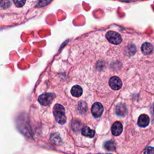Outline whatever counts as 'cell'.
<instances>
[{"label": "cell", "instance_id": "cell-4", "mask_svg": "<svg viewBox=\"0 0 154 154\" xmlns=\"http://www.w3.org/2000/svg\"><path fill=\"white\" fill-rule=\"evenodd\" d=\"M104 111V107L99 102L95 103L91 107V113L96 118L101 116Z\"/></svg>", "mask_w": 154, "mask_h": 154}, {"label": "cell", "instance_id": "cell-9", "mask_svg": "<svg viewBox=\"0 0 154 154\" xmlns=\"http://www.w3.org/2000/svg\"><path fill=\"white\" fill-rule=\"evenodd\" d=\"M95 131L91 129L88 126H84L82 129V134L86 137L92 138L95 136Z\"/></svg>", "mask_w": 154, "mask_h": 154}, {"label": "cell", "instance_id": "cell-8", "mask_svg": "<svg viewBox=\"0 0 154 154\" xmlns=\"http://www.w3.org/2000/svg\"><path fill=\"white\" fill-rule=\"evenodd\" d=\"M142 51L144 54H150L153 51V46L150 43H144L142 46Z\"/></svg>", "mask_w": 154, "mask_h": 154}, {"label": "cell", "instance_id": "cell-12", "mask_svg": "<svg viewBox=\"0 0 154 154\" xmlns=\"http://www.w3.org/2000/svg\"><path fill=\"white\" fill-rule=\"evenodd\" d=\"M51 141L52 142V143L55 144L56 145H59L61 143V139L60 137V135L57 134V133H54V134H52L51 135Z\"/></svg>", "mask_w": 154, "mask_h": 154}, {"label": "cell", "instance_id": "cell-3", "mask_svg": "<svg viewBox=\"0 0 154 154\" xmlns=\"http://www.w3.org/2000/svg\"><path fill=\"white\" fill-rule=\"evenodd\" d=\"M54 97H55V95L53 94H51V93L44 94L38 97V101L41 105H44V106H47V105H50L52 102Z\"/></svg>", "mask_w": 154, "mask_h": 154}, {"label": "cell", "instance_id": "cell-15", "mask_svg": "<svg viewBox=\"0 0 154 154\" xmlns=\"http://www.w3.org/2000/svg\"><path fill=\"white\" fill-rule=\"evenodd\" d=\"M14 3L16 4V6L18 7H21L24 6L25 3V1H22V0H20V1H17V0H15L14 1Z\"/></svg>", "mask_w": 154, "mask_h": 154}, {"label": "cell", "instance_id": "cell-5", "mask_svg": "<svg viewBox=\"0 0 154 154\" xmlns=\"http://www.w3.org/2000/svg\"><path fill=\"white\" fill-rule=\"evenodd\" d=\"M109 85L111 89L115 90L120 89L122 86V82L119 77L114 76L111 77L109 80Z\"/></svg>", "mask_w": 154, "mask_h": 154}, {"label": "cell", "instance_id": "cell-2", "mask_svg": "<svg viewBox=\"0 0 154 154\" xmlns=\"http://www.w3.org/2000/svg\"><path fill=\"white\" fill-rule=\"evenodd\" d=\"M106 38L110 43L115 45H118L122 41V38L120 34L113 31H110L107 32L106 34Z\"/></svg>", "mask_w": 154, "mask_h": 154}, {"label": "cell", "instance_id": "cell-6", "mask_svg": "<svg viewBox=\"0 0 154 154\" xmlns=\"http://www.w3.org/2000/svg\"><path fill=\"white\" fill-rule=\"evenodd\" d=\"M123 131V126L120 122H116L111 128L112 134L115 135H119Z\"/></svg>", "mask_w": 154, "mask_h": 154}, {"label": "cell", "instance_id": "cell-7", "mask_svg": "<svg viewBox=\"0 0 154 154\" xmlns=\"http://www.w3.org/2000/svg\"><path fill=\"white\" fill-rule=\"evenodd\" d=\"M149 118L148 115L142 114L138 118V125L140 127H146L149 124Z\"/></svg>", "mask_w": 154, "mask_h": 154}, {"label": "cell", "instance_id": "cell-1", "mask_svg": "<svg viewBox=\"0 0 154 154\" xmlns=\"http://www.w3.org/2000/svg\"><path fill=\"white\" fill-rule=\"evenodd\" d=\"M56 120L61 125L65 124L66 122L65 108L60 104H56L53 109Z\"/></svg>", "mask_w": 154, "mask_h": 154}, {"label": "cell", "instance_id": "cell-13", "mask_svg": "<svg viewBox=\"0 0 154 154\" xmlns=\"http://www.w3.org/2000/svg\"><path fill=\"white\" fill-rule=\"evenodd\" d=\"M116 113L117 114L121 116H123L125 115L126 112V107L123 104H119L116 107Z\"/></svg>", "mask_w": 154, "mask_h": 154}, {"label": "cell", "instance_id": "cell-10", "mask_svg": "<svg viewBox=\"0 0 154 154\" xmlns=\"http://www.w3.org/2000/svg\"><path fill=\"white\" fill-rule=\"evenodd\" d=\"M71 94L75 97H80L82 94V88L78 85L74 86L71 89Z\"/></svg>", "mask_w": 154, "mask_h": 154}, {"label": "cell", "instance_id": "cell-11", "mask_svg": "<svg viewBox=\"0 0 154 154\" xmlns=\"http://www.w3.org/2000/svg\"><path fill=\"white\" fill-rule=\"evenodd\" d=\"M104 148L108 150V151H114L116 149V144L115 143L113 140H111L109 141H107L104 144Z\"/></svg>", "mask_w": 154, "mask_h": 154}, {"label": "cell", "instance_id": "cell-14", "mask_svg": "<svg viewBox=\"0 0 154 154\" xmlns=\"http://www.w3.org/2000/svg\"><path fill=\"white\" fill-rule=\"evenodd\" d=\"M154 153V148L149 146L147 148H146L144 152V154H153Z\"/></svg>", "mask_w": 154, "mask_h": 154}, {"label": "cell", "instance_id": "cell-16", "mask_svg": "<svg viewBox=\"0 0 154 154\" xmlns=\"http://www.w3.org/2000/svg\"><path fill=\"white\" fill-rule=\"evenodd\" d=\"M106 154H111V153H106Z\"/></svg>", "mask_w": 154, "mask_h": 154}]
</instances>
